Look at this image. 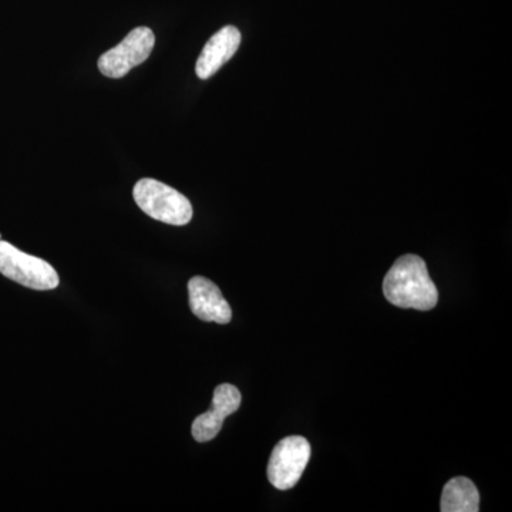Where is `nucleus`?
<instances>
[{"label":"nucleus","instance_id":"f257e3e1","mask_svg":"<svg viewBox=\"0 0 512 512\" xmlns=\"http://www.w3.org/2000/svg\"><path fill=\"white\" fill-rule=\"evenodd\" d=\"M387 301L403 309L430 311L439 302V291L431 281L426 262L417 255H403L384 276Z\"/></svg>","mask_w":512,"mask_h":512},{"label":"nucleus","instance_id":"f03ea898","mask_svg":"<svg viewBox=\"0 0 512 512\" xmlns=\"http://www.w3.org/2000/svg\"><path fill=\"white\" fill-rule=\"evenodd\" d=\"M134 201L148 217L164 224L183 227L192 220V205L185 195L153 178H143L134 185Z\"/></svg>","mask_w":512,"mask_h":512},{"label":"nucleus","instance_id":"7ed1b4c3","mask_svg":"<svg viewBox=\"0 0 512 512\" xmlns=\"http://www.w3.org/2000/svg\"><path fill=\"white\" fill-rule=\"evenodd\" d=\"M0 274L35 291H50L59 286V275L45 259L25 254L15 245L0 239Z\"/></svg>","mask_w":512,"mask_h":512},{"label":"nucleus","instance_id":"20e7f679","mask_svg":"<svg viewBox=\"0 0 512 512\" xmlns=\"http://www.w3.org/2000/svg\"><path fill=\"white\" fill-rule=\"evenodd\" d=\"M311 453V444L305 437L289 436L279 441L266 468L269 483L281 491L291 490L301 480Z\"/></svg>","mask_w":512,"mask_h":512},{"label":"nucleus","instance_id":"39448f33","mask_svg":"<svg viewBox=\"0 0 512 512\" xmlns=\"http://www.w3.org/2000/svg\"><path fill=\"white\" fill-rule=\"evenodd\" d=\"M154 45H156V36L153 30L140 26L131 30L120 45L101 55L97 66L104 76L110 79H121L134 67L146 62L153 52Z\"/></svg>","mask_w":512,"mask_h":512},{"label":"nucleus","instance_id":"423d86ee","mask_svg":"<svg viewBox=\"0 0 512 512\" xmlns=\"http://www.w3.org/2000/svg\"><path fill=\"white\" fill-rule=\"evenodd\" d=\"M241 393L234 384H220L212 397L210 412L200 414L192 423V436L198 443H207L220 434L222 424L241 406Z\"/></svg>","mask_w":512,"mask_h":512},{"label":"nucleus","instance_id":"0eeeda50","mask_svg":"<svg viewBox=\"0 0 512 512\" xmlns=\"http://www.w3.org/2000/svg\"><path fill=\"white\" fill-rule=\"evenodd\" d=\"M190 308L198 319L227 325L231 322L232 311L227 299L210 279L194 276L188 282Z\"/></svg>","mask_w":512,"mask_h":512},{"label":"nucleus","instance_id":"6e6552de","mask_svg":"<svg viewBox=\"0 0 512 512\" xmlns=\"http://www.w3.org/2000/svg\"><path fill=\"white\" fill-rule=\"evenodd\" d=\"M241 32L235 26H225L208 40L195 66L201 80L210 79L231 60L241 45Z\"/></svg>","mask_w":512,"mask_h":512},{"label":"nucleus","instance_id":"1a4fd4ad","mask_svg":"<svg viewBox=\"0 0 512 512\" xmlns=\"http://www.w3.org/2000/svg\"><path fill=\"white\" fill-rule=\"evenodd\" d=\"M441 512H477L480 510V493L476 484L467 477H456L444 485L441 495Z\"/></svg>","mask_w":512,"mask_h":512},{"label":"nucleus","instance_id":"9d476101","mask_svg":"<svg viewBox=\"0 0 512 512\" xmlns=\"http://www.w3.org/2000/svg\"><path fill=\"white\" fill-rule=\"evenodd\" d=\"M0 239H2V235H0Z\"/></svg>","mask_w":512,"mask_h":512}]
</instances>
